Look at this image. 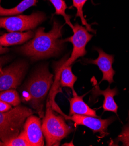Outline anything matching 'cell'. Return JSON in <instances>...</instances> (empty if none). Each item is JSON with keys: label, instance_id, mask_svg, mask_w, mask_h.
Segmentation results:
<instances>
[{"label": "cell", "instance_id": "cell-1", "mask_svg": "<svg viewBox=\"0 0 129 146\" xmlns=\"http://www.w3.org/2000/svg\"><path fill=\"white\" fill-rule=\"evenodd\" d=\"M64 25L54 21L51 30L44 32V27H39L34 37L19 48V52L33 61L59 55L64 48L62 38Z\"/></svg>", "mask_w": 129, "mask_h": 146}, {"label": "cell", "instance_id": "cell-2", "mask_svg": "<svg viewBox=\"0 0 129 146\" xmlns=\"http://www.w3.org/2000/svg\"><path fill=\"white\" fill-rule=\"evenodd\" d=\"M53 75L47 65L37 69L23 87L22 100L29 105L39 115L44 116V107L46 96L53 83Z\"/></svg>", "mask_w": 129, "mask_h": 146}, {"label": "cell", "instance_id": "cell-3", "mask_svg": "<svg viewBox=\"0 0 129 146\" xmlns=\"http://www.w3.org/2000/svg\"><path fill=\"white\" fill-rule=\"evenodd\" d=\"M29 108L16 106L11 110L0 112V140L4 144L19 135L28 116L33 114Z\"/></svg>", "mask_w": 129, "mask_h": 146}, {"label": "cell", "instance_id": "cell-4", "mask_svg": "<svg viewBox=\"0 0 129 146\" xmlns=\"http://www.w3.org/2000/svg\"><path fill=\"white\" fill-rule=\"evenodd\" d=\"M41 127L48 146L59 145L61 140L73 131V129L66 123L62 116L54 113L49 103H47Z\"/></svg>", "mask_w": 129, "mask_h": 146}, {"label": "cell", "instance_id": "cell-5", "mask_svg": "<svg viewBox=\"0 0 129 146\" xmlns=\"http://www.w3.org/2000/svg\"><path fill=\"white\" fill-rule=\"evenodd\" d=\"M46 18V15L41 12H34L29 15L0 17V29H5L9 32L28 31L35 29Z\"/></svg>", "mask_w": 129, "mask_h": 146}, {"label": "cell", "instance_id": "cell-6", "mask_svg": "<svg viewBox=\"0 0 129 146\" xmlns=\"http://www.w3.org/2000/svg\"><path fill=\"white\" fill-rule=\"evenodd\" d=\"M72 30L73 36L64 39L65 42H70L73 44L72 52L70 57L65 61V66H71L78 58L84 56L86 54L87 51L85 50V47L93 37L87 29L77 23L74 25Z\"/></svg>", "mask_w": 129, "mask_h": 146}, {"label": "cell", "instance_id": "cell-7", "mask_svg": "<svg viewBox=\"0 0 129 146\" xmlns=\"http://www.w3.org/2000/svg\"><path fill=\"white\" fill-rule=\"evenodd\" d=\"M27 69V63L19 61L0 70V92L17 89L21 84Z\"/></svg>", "mask_w": 129, "mask_h": 146}, {"label": "cell", "instance_id": "cell-8", "mask_svg": "<svg viewBox=\"0 0 129 146\" xmlns=\"http://www.w3.org/2000/svg\"><path fill=\"white\" fill-rule=\"evenodd\" d=\"M65 118L74 122L76 125L86 126L93 131V133H99L103 136L108 135L107 129L108 126L114 121L113 118H109L107 119H102L94 116L73 115L67 116L65 115Z\"/></svg>", "mask_w": 129, "mask_h": 146}, {"label": "cell", "instance_id": "cell-9", "mask_svg": "<svg viewBox=\"0 0 129 146\" xmlns=\"http://www.w3.org/2000/svg\"><path fill=\"white\" fill-rule=\"evenodd\" d=\"M22 130L30 146L44 145L41 122L37 116L32 115L28 116L24 123Z\"/></svg>", "mask_w": 129, "mask_h": 146}, {"label": "cell", "instance_id": "cell-10", "mask_svg": "<svg viewBox=\"0 0 129 146\" xmlns=\"http://www.w3.org/2000/svg\"><path fill=\"white\" fill-rule=\"evenodd\" d=\"M95 50L98 52V56L97 59L85 60V62L98 66L99 70L103 73V78L101 82L105 80L111 84L113 82V76L115 74V72L112 67L114 56L112 55L105 53L99 48H95Z\"/></svg>", "mask_w": 129, "mask_h": 146}, {"label": "cell", "instance_id": "cell-11", "mask_svg": "<svg viewBox=\"0 0 129 146\" xmlns=\"http://www.w3.org/2000/svg\"><path fill=\"white\" fill-rule=\"evenodd\" d=\"M91 82L94 86L92 90L93 98L95 99L99 96H103L104 97V104L103 106L104 112L110 111L117 113L118 106L114 100V97L118 93L117 89L114 88L111 89L109 86L105 90H101L94 77L91 79Z\"/></svg>", "mask_w": 129, "mask_h": 146}, {"label": "cell", "instance_id": "cell-12", "mask_svg": "<svg viewBox=\"0 0 129 146\" xmlns=\"http://www.w3.org/2000/svg\"><path fill=\"white\" fill-rule=\"evenodd\" d=\"M63 58L62 59L58 62L54 64L55 70L58 72L60 75V84L62 87H69L71 90H75L74 85L76 82L77 78L76 76L71 70V66H65V62L67 60L66 57Z\"/></svg>", "mask_w": 129, "mask_h": 146}, {"label": "cell", "instance_id": "cell-13", "mask_svg": "<svg viewBox=\"0 0 129 146\" xmlns=\"http://www.w3.org/2000/svg\"><path fill=\"white\" fill-rule=\"evenodd\" d=\"M72 92L73 97L69 99L70 102V116L76 114L98 117L95 111L91 109L83 101V98L85 95L79 96L77 94L75 90L72 91Z\"/></svg>", "mask_w": 129, "mask_h": 146}, {"label": "cell", "instance_id": "cell-14", "mask_svg": "<svg viewBox=\"0 0 129 146\" xmlns=\"http://www.w3.org/2000/svg\"><path fill=\"white\" fill-rule=\"evenodd\" d=\"M35 34L31 31L26 32H13L0 36V45L7 47L11 46L22 44L32 39Z\"/></svg>", "mask_w": 129, "mask_h": 146}, {"label": "cell", "instance_id": "cell-15", "mask_svg": "<svg viewBox=\"0 0 129 146\" xmlns=\"http://www.w3.org/2000/svg\"><path fill=\"white\" fill-rule=\"evenodd\" d=\"M37 0H23L16 7L10 9L3 8L0 5V16H13L19 15L31 7L36 6Z\"/></svg>", "mask_w": 129, "mask_h": 146}, {"label": "cell", "instance_id": "cell-16", "mask_svg": "<svg viewBox=\"0 0 129 146\" xmlns=\"http://www.w3.org/2000/svg\"><path fill=\"white\" fill-rule=\"evenodd\" d=\"M50 3L53 5L55 9V14L58 15H61L65 20L66 23L67 24L71 29H73L74 25L70 21V17L66 13L67 5L65 0H49Z\"/></svg>", "mask_w": 129, "mask_h": 146}, {"label": "cell", "instance_id": "cell-17", "mask_svg": "<svg viewBox=\"0 0 129 146\" xmlns=\"http://www.w3.org/2000/svg\"><path fill=\"white\" fill-rule=\"evenodd\" d=\"M0 100L7 102L14 107L21 104L19 94L15 89H9L0 92Z\"/></svg>", "mask_w": 129, "mask_h": 146}, {"label": "cell", "instance_id": "cell-18", "mask_svg": "<svg viewBox=\"0 0 129 146\" xmlns=\"http://www.w3.org/2000/svg\"><path fill=\"white\" fill-rule=\"evenodd\" d=\"M88 0H72L73 2V7L76 8L77 9V13L76 15V17H79L81 19V23L83 25L85 26V28L87 29V30L89 32L95 33V31L93 29L91 28V26L90 24L88 23L87 21L85 20L84 14H83V7L85 3L87 2ZM92 1V0H91ZM93 2V1H92Z\"/></svg>", "mask_w": 129, "mask_h": 146}, {"label": "cell", "instance_id": "cell-19", "mask_svg": "<svg viewBox=\"0 0 129 146\" xmlns=\"http://www.w3.org/2000/svg\"><path fill=\"white\" fill-rule=\"evenodd\" d=\"M4 146H30V145L22 130L18 136L5 143Z\"/></svg>", "mask_w": 129, "mask_h": 146}, {"label": "cell", "instance_id": "cell-20", "mask_svg": "<svg viewBox=\"0 0 129 146\" xmlns=\"http://www.w3.org/2000/svg\"><path fill=\"white\" fill-rule=\"evenodd\" d=\"M9 60V56H0V70L1 69L3 66L8 62Z\"/></svg>", "mask_w": 129, "mask_h": 146}, {"label": "cell", "instance_id": "cell-21", "mask_svg": "<svg viewBox=\"0 0 129 146\" xmlns=\"http://www.w3.org/2000/svg\"><path fill=\"white\" fill-rule=\"evenodd\" d=\"M1 34V33L0 32V35ZM9 51V49L7 47H4L3 46L0 45V54H3L8 52Z\"/></svg>", "mask_w": 129, "mask_h": 146}, {"label": "cell", "instance_id": "cell-22", "mask_svg": "<svg viewBox=\"0 0 129 146\" xmlns=\"http://www.w3.org/2000/svg\"><path fill=\"white\" fill-rule=\"evenodd\" d=\"M3 145H4V143L0 140V146H3Z\"/></svg>", "mask_w": 129, "mask_h": 146}, {"label": "cell", "instance_id": "cell-23", "mask_svg": "<svg viewBox=\"0 0 129 146\" xmlns=\"http://www.w3.org/2000/svg\"><path fill=\"white\" fill-rule=\"evenodd\" d=\"M1 0H0V2H1Z\"/></svg>", "mask_w": 129, "mask_h": 146}]
</instances>
